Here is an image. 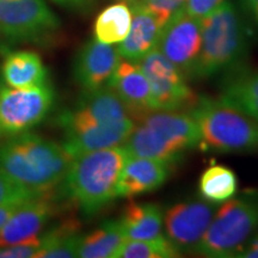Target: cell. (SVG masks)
Wrapping results in <instances>:
<instances>
[{"instance_id": "6da1fadb", "label": "cell", "mask_w": 258, "mask_h": 258, "mask_svg": "<svg viewBox=\"0 0 258 258\" xmlns=\"http://www.w3.org/2000/svg\"><path fill=\"white\" fill-rule=\"evenodd\" d=\"M72 160L62 145L31 132L0 143V172L32 191L47 192L60 185Z\"/></svg>"}, {"instance_id": "7a4b0ae2", "label": "cell", "mask_w": 258, "mask_h": 258, "mask_svg": "<svg viewBox=\"0 0 258 258\" xmlns=\"http://www.w3.org/2000/svg\"><path fill=\"white\" fill-rule=\"evenodd\" d=\"M128 159L129 154L122 145L73 158L60 183L61 194L84 217H95L117 198L118 179Z\"/></svg>"}, {"instance_id": "3957f363", "label": "cell", "mask_w": 258, "mask_h": 258, "mask_svg": "<svg viewBox=\"0 0 258 258\" xmlns=\"http://www.w3.org/2000/svg\"><path fill=\"white\" fill-rule=\"evenodd\" d=\"M249 55V37L244 21L231 0H225L202 19L201 50L192 78H211L244 67Z\"/></svg>"}, {"instance_id": "277c9868", "label": "cell", "mask_w": 258, "mask_h": 258, "mask_svg": "<svg viewBox=\"0 0 258 258\" xmlns=\"http://www.w3.org/2000/svg\"><path fill=\"white\" fill-rule=\"evenodd\" d=\"M199 127V148L217 153L258 151V122L220 98H199L188 111Z\"/></svg>"}, {"instance_id": "5b68a950", "label": "cell", "mask_w": 258, "mask_h": 258, "mask_svg": "<svg viewBox=\"0 0 258 258\" xmlns=\"http://www.w3.org/2000/svg\"><path fill=\"white\" fill-rule=\"evenodd\" d=\"M258 230V190L243 192L217 209L192 252L205 257H237Z\"/></svg>"}, {"instance_id": "8992f818", "label": "cell", "mask_w": 258, "mask_h": 258, "mask_svg": "<svg viewBox=\"0 0 258 258\" xmlns=\"http://www.w3.org/2000/svg\"><path fill=\"white\" fill-rule=\"evenodd\" d=\"M55 92L49 83L29 88L0 85V139L30 132L50 114Z\"/></svg>"}, {"instance_id": "52a82bcc", "label": "cell", "mask_w": 258, "mask_h": 258, "mask_svg": "<svg viewBox=\"0 0 258 258\" xmlns=\"http://www.w3.org/2000/svg\"><path fill=\"white\" fill-rule=\"evenodd\" d=\"M138 62L150 83L153 110L189 111L196 104L199 97L186 84L184 74L157 47Z\"/></svg>"}, {"instance_id": "ba28073f", "label": "cell", "mask_w": 258, "mask_h": 258, "mask_svg": "<svg viewBox=\"0 0 258 258\" xmlns=\"http://www.w3.org/2000/svg\"><path fill=\"white\" fill-rule=\"evenodd\" d=\"M60 21L44 0H0V36L40 42L59 30Z\"/></svg>"}, {"instance_id": "9c48e42d", "label": "cell", "mask_w": 258, "mask_h": 258, "mask_svg": "<svg viewBox=\"0 0 258 258\" xmlns=\"http://www.w3.org/2000/svg\"><path fill=\"white\" fill-rule=\"evenodd\" d=\"M133 121L121 98L108 85L83 91L76 104L57 117L61 131L89 125H117Z\"/></svg>"}, {"instance_id": "30bf717a", "label": "cell", "mask_w": 258, "mask_h": 258, "mask_svg": "<svg viewBox=\"0 0 258 258\" xmlns=\"http://www.w3.org/2000/svg\"><path fill=\"white\" fill-rule=\"evenodd\" d=\"M201 41L202 21L180 10L161 28L157 48L185 78H192L201 50Z\"/></svg>"}, {"instance_id": "8fae6325", "label": "cell", "mask_w": 258, "mask_h": 258, "mask_svg": "<svg viewBox=\"0 0 258 258\" xmlns=\"http://www.w3.org/2000/svg\"><path fill=\"white\" fill-rule=\"evenodd\" d=\"M217 209V203L206 200H189L171 206L164 213L165 237L180 253L192 252Z\"/></svg>"}, {"instance_id": "7c38bea8", "label": "cell", "mask_w": 258, "mask_h": 258, "mask_svg": "<svg viewBox=\"0 0 258 258\" xmlns=\"http://www.w3.org/2000/svg\"><path fill=\"white\" fill-rule=\"evenodd\" d=\"M56 207L50 191L22 203L0 228V247L36 237L54 217Z\"/></svg>"}, {"instance_id": "4fadbf2b", "label": "cell", "mask_w": 258, "mask_h": 258, "mask_svg": "<svg viewBox=\"0 0 258 258\" xmlns=\"http://www.w3.org/2000/svg\"><path fill=\"white\" fill-rule=\"evenodd\" d=\"M121 61L117 48L96 38L80 48L73 63V77L83 91L105 86Z\"/></svg>"}, {"instance_id": "5bb4252c", "label": "cell", "mask_w": 258, "mask_h": 258, "mask_svg": "<svg viewBox=\"0 0 258 258\" xmlns=\"http://www.w3.org/2000/svg\"><path fill=\"white\" fill-rule=\"evenodd\" d=\"M108 86L120 97L134 120L138 121L146 112L153 110L150 83L139 62L120 61L108 82Z\"/></svg>"}, {"instance_id": "9a60e30c", "label": "cell", "mask_w": 258, "mask_h": 258, "mask_svg": "<svg viewBox=\"0 0 258 258\" xmlns=\"http://www.w3.org/2000/svg\"><path fill=\"white\" fill-rule=\"evenodd\" d=\"M169 163L129 157L118 179L117 198H134L159 189L171 173Z\"/></svg>"}, {"instance_id": "2e32d148", "label": "cell", "mask_w": 258, "mask_h": 258, "mask_svg": "<svg viewBox=\"0 0 258 258\" xmlns=\"http://www.w3.org/2000/svg\"><path fill=\"white\" fill-rule=\"evenodd\" d=\"M134 121L117 125H89L63 131L62 147L72 158L82 154L121 146L134 128Z\"/></svg>"}, {"instance_id": "e0dca14e", "label": "cell", "mask_w": 258, "mask_h": 258, "mask_svg": "<svg viewBox=\"0 0 258 258\" xmlns=\"http://www.w3.org/2000/svg\"><path fill=\"white\" fill-rule=\"evenodd\" d=\"M138 123L154 129L183 151L199 147V127L189 112L151 110L141 116Z\"/></svg>"}, {"instance_id": "ac0fdd59", "label": "cell", "mask_w": 258, "mask_h": 258, "mask_svg": "<svg viewBox=\"0 0 258 258\" xmlns=\"http://www.w3.org/2000/svg\"><path fill=\"white\" fill-rule=\"evenodd\" d=\"M132 25L117 50L121 57L138 62L157 47L161 27L143 5H132Z\"/></svg>"}, {"instance_id": "d6986e66", "label": "cell", "mask_w": 258, "mask_h": 258, "mask_svg": "<svg viewBox=\"0 0 258 258\" xmlns=\"http://www.w3.org/2000/svg\"><path fill=\"white\" fill-rule=\"evenodd\" d=\"M2 78L11 88H29L48 82V70L37 53L30 50L6 51Z\"/></svg>"}, {"instance_id": "ffe728a7", "label": "cell", "mask_w": 258, "mask_h": 258, "mask_svg": "<svg viewBox=\"0 0 258 258\" xmlns=\"http://www.w3.org/2000/svg\"><path fill=\"white\" fill-rule=\"evenodd\" d=\"M120 224L125 239L159 240L163 233V211L156 203H129L124 208Z\"/></svg>"}, {"instance_id": "44dd1931", "label": "cell", "mask_w": 258, "mask_h": 258, "mask_svg": "<svg viewBox=\"0 0 258 258\" xmlns=\"http://www.w3.org/2000/svg\"><path fill=\"white\" fill-rule=\"evenodd\" d=\"M122 146L125 148L129 157L165 161L171 165H175L184 154V151L167 141L157 131L143 123L134 125Z\"/></svg>"}, {"instance_id": "7402d4cb", "label": "cell", "mask_w": 258, "mask_h": 258, "mask_svg": "<svg viewBox=\"0 0 258 258\" xmlns=\"http://www.w3.org/2000/svg\"><path fill=\"white\" fill-rule=\"evenodd\" d=\"M219 98L258 122V71L241 67L228 73Z\"/></svg>"}, {"instance_id": "603a6c76", "label": "cell", "mask_w": 258, "mask_h": 258, "mask_svg": "<svg viewBox=\"0 0 258 258\" xmlns=\"http://www.w3.org/2000/svg\"><path fill=\"white\" fill-rule=\"evenodd\" d=\"M125 237L120 220H108L83 235L78 257L82 258H115V254L124 243Z\"/></svg>"}, {"instance_id": "cb8c5ba5", "label": "cell", "mask_w": 258, "mask_h": 258, "mask_svg": "<svg viewBox=\"0 0 258 258\" xmlns=\"http://www.w3.org/2000/svg\"><path fill=\"white\" fill-rule=\"evenodd\" d=\"M132 25V10L127 3H116L105 8L96 18L93 32L97 41L105 44H120Z\"/></svg>"}, {"instance_id": "d4e9b609", "label": "cell", "mask_w": 258, "mask_h": 258, "mask_svg": "<svg viewBox=\"0 0 258 258\" xmlns=\"http://www.w3.org/2000/svg\"><path fill=\"white\" fill-rule=\"evenodd\" d=\"M78 224L67 221L42 233L43 246L36 258H73L78 257L80 241Z\"/></svg>"}, {"instance_id": "484cf974", "label": "cell", "mask_w": 258, "mask_h": 258, "mask_svg": "<svg viewBox=\"0 0 258 258\" xmlns=\"http://www.w3.org/2000/svg\"><path fill=\"white\" fill-rule=\"evenodd\" d=\"M238 189L235 173L228 167L213 164L202 173L199 190L203 200L221 203L233 198Z\"/></svg>"}, {"instance_id": "4316f807", "label": "cell", "mask_w": 258, "mask_h": 258, "mask_svg": "<svg viewBox=\"0 0 258 258\" xmlns=\"http://www.w3.org/2000/svg\"><path fill=\"white\" fill-rule=\"evenodd\" d=\"M180 252L167 238L159 240L125 239L115 254V258H172Z\"/></svg>"}, {"instance_id": "83f0119b", "label": "cell", "mask_w": 258, "mask_h": 258, "mask_svg": "<svg viewBox=\"0 0 258 258\" xmlns=\"http://www.w3.org/2000/svg\"><path fill=\"white\" fill-rule=\"evenodd\" d=\"M184 3L185 0H143L139 5H143L163 28L171 17L183 10Z\"/></svg>"}, {"instance_id": "f1b7e54d", "label": "cell", "mask_w": 258, "mask_h": 258, "mask_svg": "<svg viewBox=\"0 0 258 258\" xmlns=\"http://www.w3.org/2000/svg\"><path fill=\"white\" fill-rule=\"evenodd\" d=\"M48 192V191H47ZM44 192L32 191L16 184L11 179L0 172V205L2 203H22L31 200Z\"/></svg>"}, {"instance_id": "f546056e", "label": "cell", "mask_w": 258, "mask_h": 258, "mask_svg": "<svg viewBox=\"0 0 258 258\" xmlns=\"http://www.w3.org/2000/svg\"><path fill=\"white\" fill-rule=\"evenodd\" d=\"M43 246V239L40 233L36 237L21 243L0 247V258H36V254Z\"/></svg>"}, {"instance_id": "4dcf8cb0", "label": "cell", "mask_w": 258, "mask_h": 258, "mask_svg": "<svg viewBox=\"0 0 258 258\" xmlns=\"http://www.w3.org/2000/svg\"><path fill=\"white\" fill-rule=\"evenodd\" d=\"M224 2L225 0H185L183 10L191 17L202 21L213 14Z\"/></svg>"}, {"instance_id": "1f68e13d", "label": "cell", "mask_w": 258, "mask_h": 258, "mask_svg": "<svg viewBox=\"0 0 258 258\" xmlns=\"http://www.w3.org/2000/svg\"><path fill=\"white\" fill-rule=\"evenodd\" d=\"M240 258H258V234L247 241L244 249L238 253Z\"/></svg>"}, {"instance_id": "d6a6232c", "label": "cell", "mask_w": 258, "mask_h": 258, "mask_svg": "<svg viewBox=\"0 0 258 258\" xmlns=\"http://www.w3.org/2000/svg\"><path fill=\"white\" fill-rule=\"evenodd\" d=\"M22 203H2V205H0V228L6 224V221L9 220L10 217L14 214L16 209H17Z\"/></svg>"}, {"instance_id": "836d02e7", "label": "cell", "mask_w": 258, "mask_h": 258, "mask_svg": "<svg viewBox=\"0 0 258 258\" xmlns=\"http://www.w3.org/2000/svg\"><path fill=\"white\" fill-rule=\"evenodd\" d=\"M241 4L258 28V0H241Z\"/></svg>"}, {"instance_id": "e575fe53", "label": "cell", "mask_w": 258, "mask_h": 258, "mask_svg": "<svg viewBox=\"0 0 258 258\" xmlns=\"http://www.w3.org/2000/svg\"><path fill=\"white\" fill-rule=\"evenodd\" d=\"M54 2L63 6H73V8H77V6H82L86 4V3H89V0H54Z\"/></svg>"}, {"instance_id": "d590c367", "label": "cell", "mask_w": 258, "mask_h": 258, "mask_svg": "<svg viewBox=\"0 0 258 258\" xmlns=\"http://www.w3.org/2000/svg\"><path fill=\"white\" fill-rule=\"evenodd\" d=\"M121 2H123V3H127L128 5H132L134 3V0H121Z\"/></svg>"}, {"instance_id": "8d00e7d4", "label": "cell", "mask_w": 258, "mask_h": 258, "mask_svg": "<svg viewBox=\"0 0 258 258\" xmlns=\"http://www.w3.org/2000/svg\"><path fill=\"white\" fill-rule=\"evenodd\" d=\"M143 2V0H134V3L132 5H135V4H139V3H141ZM132 5H129V6H132Z\"/></svg>"}, {"instance_id": "74e56055", "label": "cell", "mask_w": 258, "mask_h": 258, "mask_svg": "<svg viewBox=\"0 0 258 258\" xmlns=\"http://www.w3.org/2000/svg\"><path fill=\"white\" fill-rule=\"evenodd\" d=\"M0 85H2V84H0Z\"/></svg>"}]
</instances>
